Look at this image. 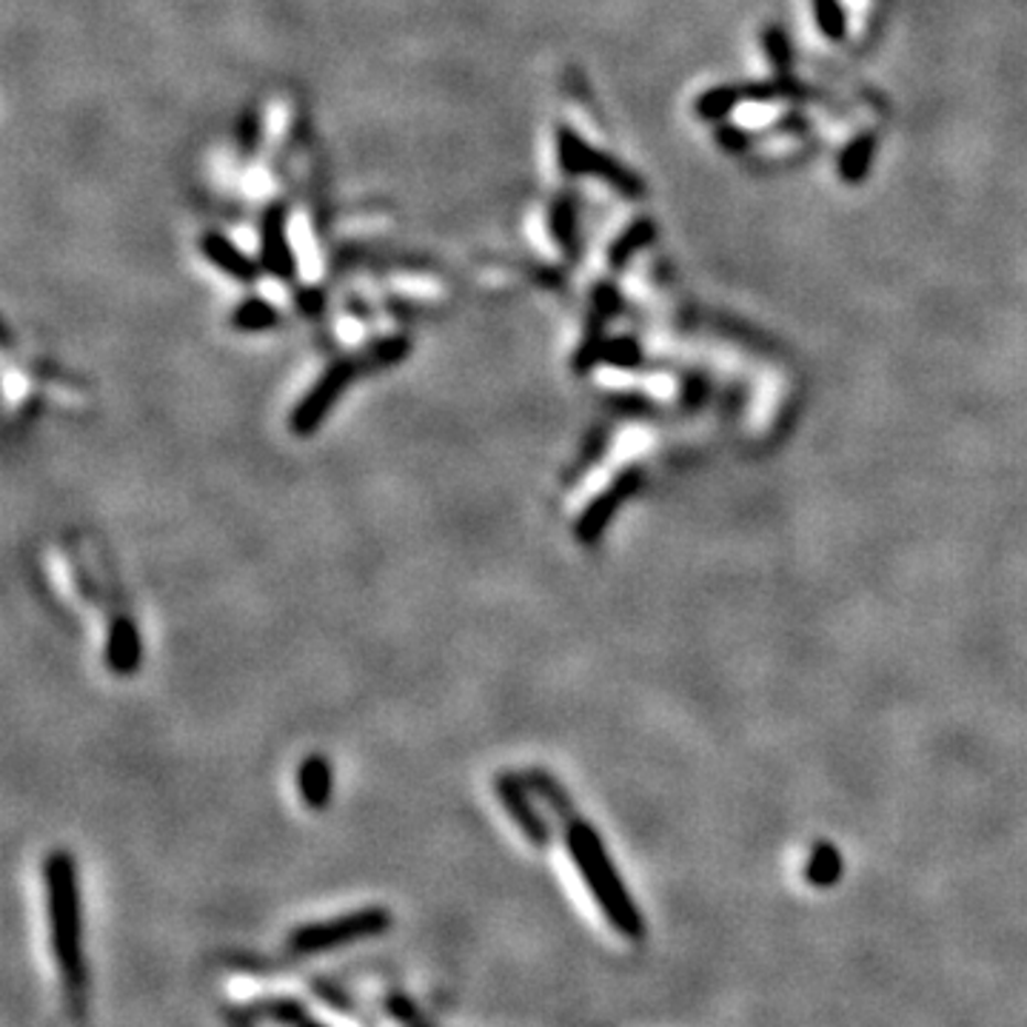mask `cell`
Here are the masks:
<instances>
[{
	"label": "cell",
	"mask_w": 1027,
	"mask_h": 1027,
	"mask_svg": "<svg viewBox=\"0 0 1027 1027\" xmlns=\"http://www.w3.org/2000/svg\"><path fill=\"white\" fill-rule=\"evenodd\" d=\"M556 160H560V169L569 177H583V174H591V177H599L605 181L612 188H617L619 195L625 197H639L642 195V183L637 181V174L628 172L623 163L612 158V154L599 152L591 143H585L583 134L571 129V126H560L556 129Z\"/></svg>",
	"instance_id": "5b68a950"
},
{
	"label": "cell",
	"mask_w": 1027,
	"mask_h": 1027,
	"mask_svg": "<svg viewBox=\"0 0 1027 1027\" xmlns=\"http://www.w3.org/2000/svg\"><path fill=\"white\" fill-rule=\"evenodd\" d=\"M549 231L554 244L565 251V257H576L580 251V231H576V206L571 197H556L549 212Z\"/></svg>",
	"instance_id": "9a60e30c"
},
{
	"label": "cell",
	"mask_w": 1027,
	"mask_h": 1027,
	"mask_svg": "<svg viewBox=\"0 0 1027 1027\" xmlns=\"http://www.w3.org/2000/svg\"><path fill=\"white\" fill-rule=\"evenodd\" d=\"M565 847L569 856L574 860L576 871L583 876L585 888L594 896V902L599 905L603 917L612 922L614 930H619L625 939H639L646 937V922L642 914L634 905L631 894L625 890L623 879H619L614 862L605 854V845L599 840V833L583 820H571L565 825Z\"/></svg>",
	"instance_id": "7a4b0ae2"
},
{
	"label": "cell",
	"mask_w": 1027,
	"mask_h": 1027,
	"mask_svg": "<svg viewBox=\"0 0 1027 1027\" xmlns=\"http://www.w3.org/2000/svg\"><path fill=\"white\" fill-rule=\"evenodd\" d=\"M391 925H394L391 910L371 905V908L348 910V914H340V917L298 925L289 933L285 944L298 956H312V953L337 951V948H348V944L382 937Z\"/></svg>",
	"instance_id": "3957f363"
},
{
	"label": "cell",
	"mask_w": 1027,
	"mask_h": 1027,
	"mask_svg": "<svg viewBox=\"0 0 1027 1027\" xmlns=\"http://www.w3.org/2000/svg\"><path fill=\"white\" fill-rule=\"evenodd\" d=\"M43 890L50 917V944L55 967L63 979V991L72 1005L84 1002V908H80V876L77 860L69 851H52L43 860Z\"/></svg>",
	"instance_id": "6da1fadb"
},
{
	"label": "cell",
	"mask_w": 1027,
	"mask_h": 1027,
	"mask_svg": "<svg viewBox=\"0 0 1027 1027\" xmlns=\"http://www.w3.org/2000/svg\"><path fill=\"white\" fill-rule=\"evenodd\" d=\"M197 249H201V255L206 257L208 263L215 266L220 274L237 280V283L251 285L257 278H260V274H263L260 260L246 255V251L240 249L231 237L220 235V231H206V235L197 240Z\"/></svg>",
	"instance_id": "ba28073f"
},
{
	"label": "cell",
	"mask_w": 1027,
	"mask_h": 1027,
	"mask_svg": "<svg viewBox=\"0 0 1027 1027\" xmlns=\"http://www.w3.org/2000/svg\"><path fill=\"white\" fill-rule=\"evenodd\" d=\"M522 777H526L528 788L534 791V797L540 799V802H545V806H549V811H551V813H556V817H560V820H563L565 825H569V822L574 820V806H571L569 793L563 791V785L556 782V779L551 777L549 770L528 768L526 774H522Z\"/></svg>",
	"instance_id": "5bb4252c"
},
{
	"label": "cell",
	"mask_w": 1027,
	"mask_h": 1027,
	"mask_svg": "<svg viewBox=\"0 0 1027 1027\" xmlns=\"http://www.w3.org/2000/svg\"><path fill=\"white\" fill-rule=\"evenodd\" d=\"M104 662L115 677H132L140 671L143 662V639H140V628L134 625L132 617H115L106 631V646H104Z\"/></svg>",
	"instance_id": "9c48e42d"
},
{
	"label": "cell",
	"mask_w": 1027,
	"mask_h": 1027,
	"mask_svg": "<svg viewBox=\"0 0 1027 1027\" xmlns=\"http://www.w3.org/2000/svg\"><path fill=\"white\" fill-rule=\"evenodd\" d=\"M411 337L406 334H382V337H375L371 343L357 352L363 363V375H375V371H386V368H394L411 355Z\"/></svg>",
	"instance_id": "7c38bea8"
},
{
	"label": "cell",
	"mask_w": 1027,
	"mask_h": 1027,
	"mask_svg": "<svg viewBox=\"0 0 1027 1027\" xmlns=\"http://www.w3.org/2000/svg\"><path fill=\"white\" fill-rule=\"evenodd\" d=\"M494 797L502 806V811L511 817V822L517 825V831L526 836L528 842L534 847H549L551 842V825L549 820L542 817L540 808L534 802V791L528 788L526 777L522 774H514V770H500L497 777H494Z\"/></svg>",
	"instance_id": "8992f818"
},
{
	"label": "cell",
	"mask_w": 1027,
	"mask_h": 1027,
	"mask_svg": "<svg viewBox=\"0 0 1027 1027\" xmlns=\"http://www.w3.org/2000/svg\"><path fill=\"white\" fill-rule=\"evenodd\" d=\"M813 9H817V21H820L822 32L833 41H840L845 35V18H842L840 3L836 0H813Z\"/></svg>",
	"instance_id": "ac0fdd59"
},
{
	"label": "cell",
	"mask_w": 1027,
	"mask_h": 1027,
	"mask_svg": "<svg viewBox=\"0 0 1027 1027\" xmlns=\"http://www.w3.org/2000/svg\"><path fill=\"white\" fill-rule=\"evenodd\" d=\"M871 158H874V138L868 134V138L856 140L854 147L842 154V163H840L842 177H847V181H860L862 174L868 172Z\"/></svg>",
	"instance_id": "e0dca14e"
},
{
	"label": "cell",
	"mask_w": 1027,
	"mask_h": 1027,
	"mask_svg": "<svg viewBox=\"0 0 1027 1027\" xmlns=\"http://www.w3.org/2000/svg\"><path fill=\"white\" fill-rule=\"evenodd\" d=\"M294 303H298V309L306 314V317H317V314L326 309V294L320 292L317 285H306V289H300Z\"/></svg>",
	"instance_id": "44dd1931"
},
{
	"label": "cell",
	"mask_w": 1027,
	"mask_h": 1027,
	"mask_svg": "<svg viewBox=\"0 0 1027 1027\" xmlns=\"http://www.w3.org/2000/svg\"><path fill=\"white\" fill-rule=\"evenodd\" d=\"M257 143H260V118H257V111L249 109L240 118V152H257Z\"/></svg>",
	"instance_id": "ffe728a7"
},
{
	"label": "cell",
	"mask_w": 1027,
	"mask_h": 1027,
	"mask_svg": "<svg viewBox=\"0 0 1027 1027\" xmlns=\"http://www.w3.org/2000/svg\"><path fill=\"white\" fill-rule=\"evenodd\" d=\"M651 240H653V223L651 220L631 223V226H628V229H625L623 235L614 240L612 249H608V263H612L614 269H619V266L628 263V260H631V257L637 255L639 249H646Z\"/></svg>",
	"instance_id": "2e32d148"
},
{
	"label": "cell",
	"mask_w": 1027,
	"mask_h": 1027,
	"mask_svg": "<svg viewBox=\"0 0 1027 1027\" xmlns=\"http://www.w3.org/2000/svg\"><path fill=\"white\" fill-rule=\"evenodd\" d=\"M634 486H637V472H625L608 491L599 494L597 500H591V506L576 520V537L583 542L597 540L603 534V528L608 526V520H612V514L619 508V502L634 491Z\"/></svg>",
	"instance_id": "30bf717a"
},
{
	"label": "cell",
	"mask_w": 1027,
	"mask_h": 1027,
	"mask_svg": "<svg viewBox=\"0 0 1027 1027\" xmlns=\"http://www.w3.org/2000/svg\"><path fill=\"white\" fill-rule=\"evenodd\" d=\"M734 104H736L734 89H716V91H709V95L696 104V109H700L702 118H722V115H725V111H728Z\"/></svg>",
	"instance_id": "d6986e66"
},
{
	"label": "cell",
	"mask_w": 1027,
	"mask_h": 1027,
	"mask_svg": "<svg viewBox=\"0 0 1027 1027\" xmlns=\"http://www.w3.org/2000/svg\"><path fill=\"white\" fill-rule=\"evenodd\" d=\"M294 1027H328V1025H323V1021H317V1019H309V1016L303 1014L298 1021H294Z\"/></svg>",
	"instance_id": "d4e9b609"
},
{
	"label": "cell",
	"mask_w": 1027,
	"mask_h": 1027,
	"mask_svg": "<svg viewBox=\"0 0 1027 1027\" xmlns=\"http://www.w3.org/2000/svg\"><path fill=\"white\" fill-rule=\"evenodd\" d=\"M360 375L363 363L357 355L337 357L334 363H328L326 371L309 386L306 394L300 397L298 403H294V409L289 411V431H292L294 437L306 440L312 437V434H317L320 425L332 417L334 406L340 403L348 386Z\"/></svg>",
	"instance_id": "277c9868"
},
{
	"label": "cell",
	"mask_w": 1027,
	"mask_h": 1027,
	"mask_svg": "<svg viewBox=\"0 0 1027 1027\" xmlns=\"http://www.w3.org/2000/svg\"><path fill=\"white\" fill-rule=\"evenodd\" d=\"M391 1010H394V1014L400 1016V1019H406V1021L414 1019V1007H411L406 999H394V1002H391Z\"/></svg>",
	"instance_id": "cb8c5ba5"
},
{
	"label": "cell",
	"mask_w": 1027,
	"mask_h": 1027,
	"mask_svg": "<svg viewBox=\"0 0 1027 1027\" xmlns=\"http://www.w3.org/2000/svg\"><path fill=\"white\" fill-rule=\"evenodd\" d=\"M605 360L617 363V366H628V363L637 360V348H634L631 340H617L612 346H605Z\"/></svg>",
	"instance_id": "603a6c76"
},
{
	"label": "cell",
	"mask_w": 1027,
	"mask_h": 1027,
	"mask_svg": "<svg viewBox=\"0 0 1027 1027\" xmlns=\"http://www.w3.org/2000/svg\"><path fill=\"white\" fill-rule=\"evenodd\" d=\"M260 266L280 283L298 278V255L289 240V208L283 201L269 203L260 217Z\"/></svg>",
	"instance_id": "52a82bcc"
},
{
	"label": "cell",
	"mask_w": 1027,
	"mask_h": 1027,
	"mask_svg": "<svg viewBox=\"0 0 1027 1027\" xmlns=\"http://www.w3.org/2000/svg\"><path fill=\"white\" fill-rule=\"evenodd\" d=\"M298 791L309 811H326L334 797V768L323 754H309L298 765Z\"/></svg>",
	"instance_id": "8fae6325"
},
{
	"label": "cell",
	"mask_w": 1027,
	"mask_h": 1027,
	"mask_svg": "<svg viewBox=\"0 0 1027 1027\" xmlns=\"http://www.w3.org/2000/svg\"><path fill=\"white\" fill-rule=\"evenodd\" d=\"M836 874H840V862H836V856H833L831 851H828V860L817 856V860L811 862V879L817 882V885H825V882H831Z\"/></svg>",
	"instance_id": "7402d4cb"
},
{
	"label": "cell",
	"mask_w": 1027,
	"mask_h": 1027,
	"mask_svg": "<svg viewBox=\"0 0 1027 1027\" xmlns=\"http://www.w3.org/2000/svg\"><path fill=\"white\" fill-rule=\"evenodd\" d=\"M229 326L240 334H263L280 326V309L266 298H246L229 314Z\"/></svg>",
	"instance_id": "4fadbf2b"
}]
</instances>
